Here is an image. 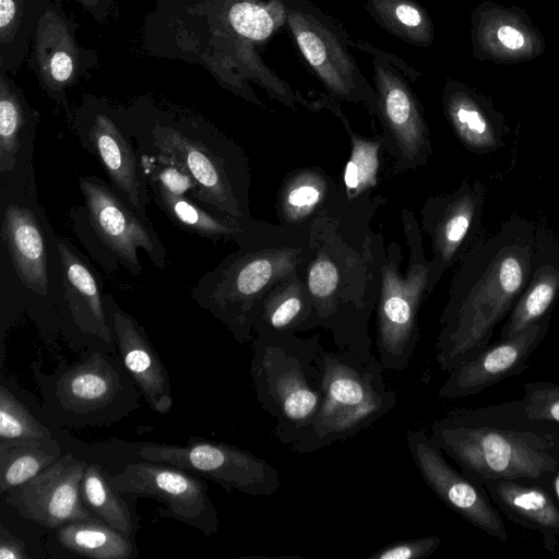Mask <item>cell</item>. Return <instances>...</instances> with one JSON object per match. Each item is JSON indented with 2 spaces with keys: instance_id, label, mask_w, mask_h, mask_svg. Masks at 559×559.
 Instances as JSON below:
<instances>
[{
  "instance_id": "22",
  "label": "cell",
  "mask_w": 559,
  "mask_h": 559,
  "mask_svg": "<svg viewBox=\"0 0 559 559\" xmlns=\"http://www.w3.org/2000/svg\"><path fill=\"white\" fill-rule=\"evenodd\" d=\"M288 23L302 55L331 93L344 100L366 102L376 111V93L357 76L336 36L311 14L299 10H288Z\"/></svg>"
},
{
  "instance_id": "15",
  "label": "cell",
  "mask_w": 559,
  "mask_h": 559,
  "mask_svg": "<svg viewBox=\"0 0 559 559\" xmlns=\"http://www.w3.org/2000/svg\"><path fill=\"white\" fill-rule=\"evenodd\" d=\"M72 129L80 145L102 165L110 185L136 210L147 214L151 193L127 126L108 111L93 110L80 115Z\"/></svg>"
},
{
  "instance_id": "24",
  "label": "cell",
  "mask_w": 559,
  "mask_h": 559,
  "mask_svg": "<svg viewBox=\"0 0 559 559\" xmlns=\"http://www.w3.org/2000/svg\"><path fill=\"white\" fill-rule=\"evenodd\" d=\"M489 499L514 524L540 535L547 551L559 545V506L544 486L519 479H496L483 486Z\"/></svg>"
},
{
  "instance_id": "29",
  "label": "cell",
  "mask_w": 559,
  "mask_h": 559,
  "mask_svg": "<svg viewBox=\"0 0 559 559\" xmlns=\"http://www.w3.org/2000/svg\"><path fill=\"white\" fill-rule=\"evenodd\" d=\"M35 57L39 76L51 93L71 84L78 71V48L69 26L53 10L38 21Z\"/></svg>"
},
{
  "instance_id": "11",
  "label": "cell",
  "mask_w": 559,
  "mask_h": 559,
  "mask_svg": "<svg viewBox=\"0 0 559 559\" xmlns=\"http://www.w3.org/2000/svg\"><path fill=\"white\" fill-rule=\"evenodd\" d=\"M106 475L120 492L163 503L159 518L185 523L206 537L218 531V512L207 493L206 481L197 473L142 460L128 464L119 474Z\"/></svg>"
},
{
  "instance_id": "26",
  "label": "cell",
  "mask_w": 559,
  "mask_h": 559,
  "mask_svg": "<svg viewBox=\"0 0 559 559\" xmlns=\"http://www.w3.org/2000/svg\"><path fill=\"white\" fill-rule=\"evenodd\" d=\"M38 114L3 75L0 80V180L34 168Z\"/></svg>"
},
{
  "instance_id": "3",
  "label": "cell",
  "mask_w": 559,
  "mask_h": 559,
  "mask_svg": "<svg viewBox=\"0 0 559 559\" xmlns=\"http://www.w3.org/2000/svg\"><path fill=\"white\" fill-rule=\"evenodd\" d=\"M430 436L480 486L519 479L547 488L559 457V424L530 416L522 399L451 409Z\"/></svg>"
},
{
  "instance_id": "12",
  "label": "cell",
  "mask_w": 559,
  "mask_h": 559,
  "mask_svg": "<svg viewBox=\"0 0 559 559\" xmlns=\"http://www.w3.org/2000/svg\"><path fill=\"white\" fill-rule=\"evenodd\" d=\"M135 455L186 468L215 481L227 491L267 497L281 486L278 472L269 462L228 443L192 439L185 445L148 443L142 445Z\"/></svg>"
},
{
  "instance_id": "37",
  "label": "cell",
  "mask_w": 559,
  "mask_h": 559,
  "mask_svg": "<svg viewBox=\"0 0 559 559\" xmlns=\"http://www.w3.org/2000/svg\"><path fill=\"white\" fill-rule=\"evenodd\" d=\"M381 14L389 15L390 24L411 36L420 37L421 41H430L432 28L425 12L412 0H382Z\"/></svg>"
},
{
  "instance_id": "10",
  "label": "cell",
  "mask_w": 559,
  "mask_h": 559,
  "mask_svg": "<svg viewBox=\"0 0 559 559\" xmlns=\"http://www.w3.org/2000/svg\"><path fill=\"white\" fill-rule=\"evenodd\" d=\"M79 188L83 205L71 212L74 228L96 238L95 259L108 269L119 262L129 273L139 276L143 250L158 270L167 266V250L146 213L136 210L108 180L82 176Z\"/></svg>"
},
{
  "instance_id": "41",
  "label": "cell",
  "mask_w": 559,
  "mask_h": 559,
  "mask_svg": "<svg viewBox=\"0 0 559 559\" xmlns=\"http://www.w3.org/2000/svg\"><path fill=\"white\" fill-rule=\"evenodd\" d=\"M23 0H0L1 44L9 43L14 36L22 16Z\"/></svg>"
},
{
  "instance_id": "18",
  "label": "cell",
  "mask_w": 559,
  "mask_h": 559,
  "mask_svg": "<svg viewBox=\"0 0 559 559\" xmlns=\"http://www.w3.org/2000/svg\"><path fill=\"white\" fill-rule=\"evenodd\" d=\"M123 384L112 359L95 352L55 377L50 403L69 425L96 424L122 396Z\"/></svg>"
},
{
  "instance_id": "6",
  "label": "cell",
  "mask_w": 559,
  "mask_h": 559,
  "mask_svg": "<svg viewBox=\"0 0 559 559\" xmlns=\"http://www.w3.org/2000/svg\"><path fill=\"white\" fill-rule=\"evenodd\" d=\"M320 335L255 332L250 374L257 400L275 421L273 436L284 445L295 442L314 419L322 400L318 356Z\"/></svg>"
},
{
  "instance_id": "25",
  "label": "cell",
  "mask_w": 559,
  "mask_h": 559,
  "mask_svg": "<svg viewBox=\"0 0 559 559\" xmlns=\"http://www.w3.org/2000/svg\"><path fill=\"white\" fill-rule=\"evenodd\" d=\"M442 103L449 123L468 151L490 153L504 144V118L490 98L461 82L448 80Z\"/></svg>"
},
{
  "instance_id": "20",
  "label": "cell",
  "mask_w": 559,
  "mask_h": 559,
  "mask_svg": "<svg viewBox=\"0 0 559 559\" xmlns=\"http://www.w3.org/2000/svg\"><path fill=\"white\" fill-rule=\"evenodd\" d=\"M550 313L508 338H499L474 358L450 372L439 390L442 399L476 395L499 382L516 377L528 368V359L545 340L550 326Z\"/></svg>"
},
{
  "instance_id": "36",
  "label": "cell",
  "mask_w": 559,
  "mask_h": 559,
  "mask_svg": "<svg viewBox=\"0 0 559 559\" xmlns=\"http://www.w3.org/2000/svg\"><path fill=\"white\" fill-rule=\"evenodd\" d=\"M52 438L9 389L0 385V440Z\"/></svg>"
},
{
  "instance_id": "1",
  "label": "cell",
  "mask_w": 559,
  "mask_h": 559,
  "mask_svg": "<svg viewBox=\"0 0 559 559\" xmlns=\"http://www.w3.org/2000/svg\"><path fill=\"white\" fill-rule=\"evenodd\" d=\"M380 194L341 201L311 224L301 272L319 320L337 350L371 354L369 323L380 293V233L371 221L386 203Z\"/></svg>"
},
{
  "instance_id": "23",
  "label": "cell",
  "mask_w": 559,
  "mask_h": 559,
  "mask_svg": "<svg viewBox=\"0 0 559 559\" xmlns=\"http://www.w3.org/2000/svg\"><path fill=\"white\" fill-rule=\"evenodd\" d=\"M107 309L124 368L151 409L160 415L169 413L174 404L169 374L144 329L109 293Z\"/></svg>"
},
{
  "instance_id": "2",
  "label": "cell",
  "mask_w": 559,
  "mask_h": 559,
  "mask_svg": "<svg viewBox=\"0 0 559 559\" xmlns=\"http://www.w3.org/2000/svg\"><path fill=\"white\" fill-rule=\"evenodd\" d=\"M535 247L536 229L520 215L489 235L479 231L459 260L440 317L433 348L441 370L450 372L490 345L531 278Z\"/></svg>"
},
{
  "instance_id": "40",
  "label": "cell",
  "mask_w": 559,
  "mask_h": 559,
  "mask_svg": "<svg viewBox=\"0 0 559 559\" xmlns=\"http://www.w3.org/2000/svg\"><path fill=\"white\" fill-rule=\"evenodd\" d=\"M441 542L438 536L397 540L376 550L367 559H425L436 552Z\"/></svg>"
},
{
  "instance_id": "44",
  "label": "cell",
  "mask_w": 559,
  "mask_h": 559,
  "mask_svg": "<svg viewBox=\"0 0 559 559\" xmlns=\"http://www.w3.org/2000/svg\"><path fill=\"white\" fill-rule=\"evenodd\" d=\"M81 2L88 10H93L99 3L100 0H76Z\"/></svg>"
},
{
  "instance_id": "39",
  "label": "cell",
  "mask_w": 559,
  "mask_h": 559,
  "mask_svg": "<svg viewBox=\"0 0 559 559\" xmlns=\"http://www.w3.org/2000/svg\"><path fill=\"white\" fill-rule=\"evenodd\" d=\"M231 26L241 35L255 40H262L273 31L271 15L261 7L238 2L229 11Z\"/></svg>"
},
{
  "instance_id": "43",
  "label": "cell",
  "mask_w": 559,
  "mask_h": 559,
  "mask_svg": "<svg viewBox=\"0 0 559 559\" xmlns=\"http://www.w3.org/2000/svg\"><path fill=\"white\" fill-rule=\"evenodd\" d=\"M547 489L551 492L559 506V457Z\"/></svg>"
},
{
  "instance_id": "31",
  "label": "cell",
  "mask_w": 559,
  "mask_h": 559,
  "mask_svg": "<svg viewBox=\"0 0 559 559\" xmlns=\"http://www.w3.org/2000/svg\"><path fill=\"white\" fill-rule=\"evenodd\" d=\"M558 298L559 259L543 261L536 238L535 262L531 278L509 312L499 338L514 336L550 313Z\"/></svg>"
},
{
  "instance_id": "8",
  "label": "cell",
  "mask_w": 559,
  "mask_h": 559,
  "mask_svg": "<svg viewBox=\"0 0 559 559\" xmlns=\"http://www.w3.org/2000/svg\"><path fill=\"white\" fill-rule=\"evenodd\" d=\"M402 225L408 248L405 274L400 271L401 247L391 241L379 245L380 293L377 304L378 359L384 370L403 371L408 368L419 341L418 316L429 297L430 262L425 254L423 235L414 212L403 207Z\"/></svg>"
},
{
  "instance_id": "33",
  "label": "cell",
  "mask_w": 559,
  "mask_h": 559,
  "mask_svg": "<svg viewBox=\"0 0 559 559\" xmlns=\"http://www.w3.org/2000/svg\"><path fill=\"white\" fill-rule=\"evenodd\" d=\"M61 455L53 438L0 440V492L28 481Z\"/></svg>"
},
{
  "instance_id": "35",
  "label": "cell",
  "mask_w": 559,
  "mask_h": 559,
  "mask_svg": "<svg viewBox=\"0 0 559 559\" xmlns=\"http://www.w3.org/2000/svg\"><path fill=\"white\" fill-rule=\"evenodd\" d=\"M81 499L90 511L112 528L131 537L135 530L127 501L98 464H88L80 485Z\"/></svg>"
},
{
  "instance_id": "42",
  "label": "cell",
  "mask_w": 559,
  "mask_h": 559,
  "mask_svg": "<svg viewBox=\"0 0 559 559\" xmlns=\"http://www.w3.org/2000/svg\"><path fill=\"white\" fill-rule=\"evenodd\" d=\"M25 543L0 526V559H28Z\"/></svg>"
},
{
  "instance_id": "27",
  "label": "cell",
  "mask_w": 559,
  "mask_h": 559,
  "mask_svg": "<svg viewBox=\"0 0 559 559\" xmlns=\"http://www.w3.org/2000/svg\"><path fill=\"white\" fill-rule=\"evenodd\" d=\"M341 199V188L324 169L316 166L297 168L285 176L278 188L276 216L282 225L310 226Z\"/></svg>"
},
{
  "instance_id": "30",
  "label": "cell",
  "mask_w": 559,
  "mask_h": 559,
  "mask_svg": "<svg viewBox=\"0 0 559 559\" xmlns=\"http://www.w3.org/2000/svg\"><path fill=\"white\" fill-rule=\"evenodd\" d=\"M152 201L183 231L198 235L213 242L234 241L250 225L224 217L188 195L168 191L154 180L147 179Z\"/></svg>"
},
{
  "instance_id": "21",
  "label": "cell",
  "mask_w": 559,
  "mask_h": 559,
  "mask_svg": "<svg viewBox=\"0 0 559 559\" xmlns=\"http://www.w3.org/2000/svg\"><path fill=\"white\" fill-rule=\"evenodd\" d=\"M63 267L61 318L80 334L115 345L107 309V293L99 274L86 257L66 237L58 236Z\"/></svg>"
},
{
  "instance_id": "7",
  "label": "cell",
  "mask_w": 559,
  "mask_h": 559,
  "mask_svg": "<svg viewBox=\"0 0 559 559\" xmlns=\"http://www.w3.org/2000/svg\"><path fill=\"white\" fill-rule=\"evenodd\" d=\"M323 400L312 423L289 448L308 454L369 429L396 404L378 357L350 350L320 352Z\"/></svg>"
},
{
  "instance_id": "19",
  "label": "cell",
  "mask_w": 559,
  "mask_h": 559,
  "mask_svg": "<svg viewBox=\"0 0 559 559\" xmlns=\"http://www.w3.org/2000/svg\"><path fill=\"white\" fill-rule=\"evenodd\" d=\"M473 56L479 61L515 64L540 57L546 49L543 33L526 10L481 1L471 15Z\"/></svg>"
},
{
  "instance_id": "34",
  "label": "cell",
  "mask_w": 559,
  "mask_h": 559,
  "mask_svg": "<svg viewBox=\"0 0 559 559\" xmlns=\"http://www.w3.org/2000/svg\"><path fill=\"white\" fill-rule=\"evenodd\" d=\"M329 108L342 121L349 141L350 154L343 173V195L348 202L371 194L379 179L381 152L384 151L382 135L377 139H367L353 130L341 109L334 104Z\"/></svg>"
},
{
  "instance_id": "38",
  "label": "cell",
  "mask_w": 559,
  "mask_h": 559,
  "mask_svg": "<svg viewBox=\"0 0 559 559\" xmlns=\"http://www.w3.org/2000/svg\"><path fill=\"white\" fill-rule=\"evenodd\" d=\"M522 400L530 416L559 424V383L526 382Z\"/></svg>"
},
{
  "instance_id": "9",
  "label": "cell",
  "mask_w": 559,
  "mask_h": 559,
  "mask_svg": "<svg viewBox=\"0 0 559 559\" xmlns=\"http://www.w3.org/2000/svg\"><path fill=\"white\" fill-rule=\"evenodd\" d=\"M1 246L24 290L59 310L63 267L58 236L38 201L35 169L0 180Z\"/></svg>"
},
{
  "instance_id": "13",
  "label": "cell",
  "mask_w": 559,
  "mask_h": 559,
  "mask_svg": "<svg viewBox=\"0 0 559 559\" xmlns=\"http://www.w3.org/2000/svg\"><path fill=\"white\" fill-rule=\"evenodd\" d=\"M485 194L480 181L464 179L455 190L431 195L423 204L420 230L429 237L433 254L429 260V296L479 234Z\"/></svg>"
},
{
  "instance_id": "4",
  "label": "cell",
  "mask_w": 559,
  "mask_h": 559,
  "mask_svg": "<svg viewBox=\"0 0 559 559\" xmlns=\"http://www.w3.org/2000/svg\"><path fill=\"white\" fill-rule=\"evenodd\" d=\"M235 242L237 249L199 278L191 296L236 341L245 343L253 334L260 300L276 284L304 270L311 249V225L253 219Z\"/></svg>"
},
{
  "instance_id": "28",
  "label": "cell",
  "mask_w": 559,
  "mask_h": 559,
  "mask_svg": "<svg viewBox=\"0 0 559 559\" xmlns=\"http://www.w3.org/2000/svg\"><path fill=\"white\" fill-rule=\"evenodd\" d=\"M301 272L276 284L260 300L254 312L253 333H298L319 328Z\"/></svg>"
},
{
  "instance_id": "32",
  "label": "cell",
  "mask_w": 559,
  "mask_h": 559,
  "mask_svg": "<svg viewBox=\"0 0 559 559\" xmlns=\"http://www.w3.org/2000/svg\"><path fill=\"white\" fill-rule=\"evenodd\" d=\"M57 539L67 550L95 559H129L136 551L131 537L98 518L75 520L57 527Z\"/></svg>"
},
{
  "instance_id": "14",
  "label": "cell",
  "mask_w": 559,
  "mask_h": 559,
  "mask_svg": "<svg viewBox=\"0 0 559 559\" xmlns=\"http://www.w3.org/2000/svg\"><path fill=\"white\" fill-rule=\"evenodd\" d=\"M406 444L420 476L450 510L485 534L508 540L506 523L485 488L456 471L430 435L408 430Z\"/></svg>"
},
{
  "instance_id": "5",
  "label": "cell",
  "mask_w": 559,
  "mask_h": 559,
  "mask_svg": "<svg viewBox=\"0 0 559 559\" xmlns=\"http://www.w3.org/2000/svg\"><path fill=\"white\" fill-rule=\"evenodd\" d=\"M126 126L140 153L177 167L193 180L198 203L239 223L253 219L249 157L228 135L201 120L171 115Z\"/></svg>"
},
{
  "instance_id": "16",
  "label": "cell",
  "mask_w": 559,
  "mask_h": 559,
  "mask_svg": "<svg viewBox=\"0 0 559 559\" xmlns=\"http://www.w3.org/2000/svg\"><path fill=\"white\" fill-rule=\"evenodd\" d=\"M377 110L383 127V147L394 160V170H417L427 164L432 145L423 110L404 80L376 66Z\"/></svg>"
},
{
  "instance_id": "17",
  "label": "cell",
  "mask_w": 559,
  "mask_h": 559,
  "mask_svg": "<svg viewBox=\"0 0 559 559\" xmlns=\"http://www.w3.org/2000/svg\"><path fill=\"white\" fill-rule=\"evenodd\" d=\"M88 463L62 454L38 475L7 492L5 502L23 518L48 528L97 518L81 499L80 485Z\"/></svg>"
}]
</instances>
